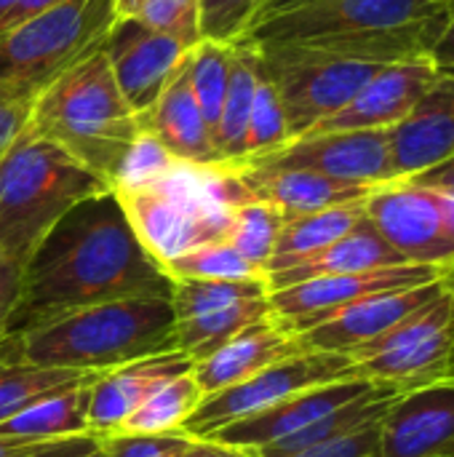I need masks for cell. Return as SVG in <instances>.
Masks as SVG:
<instances>
[{
  "instance_id": "cell-1",
  "label": "cell",
  "mask_w": 454,
  "mask_h": 457,
  "mask_svg": "<svg viewBox=\"0 0 454 457\" xmlns=\"http://www.w3.org/2000/svg\"><path fill=\"white\" fill-rule=\"evenodd\" d=\"M171 276L136 238L115 190L72 206L24 262L5 337L126 297H171Z\"/></svg>"
},
{
  "instance_id": "cell-2",
  "label": "cell",
  "mask_w": 454,
  "mask_h": 457,
  "mask_svg": "<svg viewBox=\"0 0 454 457\" xmlns=\"http://www.w3.org/2000/svg\"><path fill=\"white\" fill-rule=\"evenodd\" d=\"M169 297H126L75 311L48 327L0 343V361L51 370L110 372L174 351Z\"/></svg>"
},
{
  "instance_id": "cell-3",
  "label": "cell",
  "mask_w": 454,
  "mask_h": 457,
  "mask_svg": "<svg viewBox=\"0 0 454 457\" xmlns=\"http://www.w3.org/2000/svg\"><path fill=\"white\" fill-rule=\"evenodd\" d=\"M27 129L64 147L110 187L142 131L102 48L62 72L32 99Z\"/></svg>"
},
{
  "instance_id": "cell-4",
  "label": "cell",
  "mask_w": 454,
  "mask_h": 457,
  "mask_svg": "<svg viewBox=\"0 0 454 457\" xmlns=\"http://www.w3.org/2000/svg\"><path fill=\"white\" fill-rule=\"evenodd\" d=\"M136 238L161 262L227 238L233 206L249 201L235 171L222 166L174 163L161 177L115 190Z\"/></svg>"
},
{
  "instance_id": "cell-5",
  "label": "cell",
  "mask_w": 454,
  "mask_h": 457,
  "mask_svg": "<svg viewBox=\"0 0 454 457\" xmlns=\"http://www.w3.org/2000/svg\"><path fill=\"white\" fill-rule=\"evenodd\" d=\"M107 190L64 147L24 129L0 155V249L24 265L72 206Z\"/></svg>"
},
{
  "instance_id": "cell-6",
  "label": "cell",
  "mask_w": 454,
  "mask_h": 457,
  "mask_svg": "<svg viewBox=\"0 0 454 457\" xmlns=\"http://www.w3.org/2000/svg\"><path fill=\"white\" fill-rule=\"evenodd\" d=\"M115 19V0H64L0 32V91L35 99L102 48Z\"/></svg>"
},
{
  "instance_id": "cell-7",
  "label": "cell",
  "mask_w": 454,
  "mask_h": 457,
  "mask_svg": "<svg viewBox=\"0 0 454 457\" xmlns=\"http://www.w3.org/2000/svg\"><path fill=\"white\" fill-rule=\"evenodd\" d=\"M268 276L254 278H174V351L193 364L211 356L241 329L273 316Z\"/></svg>"
},
{
  "instance_id": "cell-8",
  "label": "cell",
  "mask_w": 454,
  "mask_h": 457,
  "mask_svg": "<svg viewBox=\"0 0 454 457\" xmlns=\"http://www.w3.org/2000/svg\"><path fill=\"white\" fill-rule=\"evenodd\" d=\"M452 0H305L254 21L235 43L276 48L343 35L380 32L439 16Z\"/></svg>"
},
{
  "instance_id": "cell-9",
  "label": "cell",
  "mask_w": 454,
  "mask_h": 457,
  "mask_svg": "<svg viewBox=\"0 0 454 457\" xmlns=\"http://www.w3.org/2000/svg\"><path fill=\"white\" fill-rule=\"evenodd\" d=\"M254 51L260 54L262 72L278 91L292 139L305 137L310 129L340 112L367 80L383 70L380 64L318 56L292 46Z\"/></svg>"
},
{
  "instance_id": "cell-10",
  "label": "cell",
  "mask_w": 454,
  "mask_h": 457,
  "mask_svg": "<svg viewBox=\"0 0 454 457\" xmlns=\"http://www.w3.org/2000/svg\"><path fill=\"white\" fill-rule=\"evenodd\" d=\"M345 378H359L356 364L348 353L297 351L238 386L203 396L195 412L182 423V431L190 439H211L222 428L246 420L252 415H260L300 391L345 380Z\"/></svg>"
},
{
  "instance_id": "cell-11",
  "label": "cell",
  "mask_w": 454,
  "mask_h": 457,
  "mask_svg": "<svg viewBox=\"0 0 454 457\" xmlns=\"http://www.w3.org/2000/svg\"><path fill=\"white\" fill-rule=\"evenodd\" d=\"M452 356V303L447 292L425 308L351 353L356 375L393 383L404 391L428 386L447 375Z\"/></svg>"
},
{
  "instance_id": "cell-12",
  "label": "cell",
  "mask_w": 454,
  "mask_h": 457,
  "mask_svg": "<svg viewBox=\"0 0 454 457\" xmlns=\"http://www.w3.org/2000/svg\"><path fill=\"white\" fill-rule=\"evenodd\" d=\"M364 212L369 225L404 262L436 270L454 262V241L444 228L433 190L396 179L375 187L364 201Z\"/></svg>"
},
{
  "instance_id": "cell-13",
  "label": "cell",
  "mask_w": 454,
  "mask_h": 457,
  "mask_svg": "<svg viewBox=\"0 0 454 457\" xmlns=\"http://www.w3.org/2000/svg\"><path fill=\"white\" fill-rule=\"evenodd\" d=\"M235 166H278V169H308L332 179L353 185H388L396 182L388 129L369 131H329L310 134L286 142L284 147Z\"/></svg>"
},
{
  "instance_id": "cell-14",
  "label": "cell",
  "mask_w": 454,
  "mask_h": 457,
  "mask_svg": "<svg viewBox=\"0 0 454 457\" xmlns=\"http://www.w3.org/2000/svg\"><path fill=\"white\" fill-rule=\"evenodd\" d=\"M436 278H439V270L428 265H393V268L369 270V273L324 276V278L300 281L294 287L273 289L268 300H270L273 316L297 337L361 297L423 287Z\"/></svg>"
},
{
  "instance_id": "cell-15",
  "label": "cell",
  "mask_w": 454,
  "mask_h": 457,
  "mask_svg": "<svg viewBox=\"0 0 454 457\" xmlns=\"http://www.w3.org/2000/svg\"><path fill=\"white\" fill-rule=\"evenodd\" d=\"M102 51L110 62L112 78L134 115L147 112L174 75L185 67L187 46L177 37L150 29L136 16L115 19Z\"/></svg>"
},
{
  "instance_id": "cell-16",
  "label": "cell",
  "mask_w": 454,
  "mask_h": 457,
  "mask_svg": "<svg viewBox=\"0 0 454 457\" xmlns=\"http://www.w3.org/2000/svg\"><path fill=\"white\" fill-rule=\"evenodd\" d=\"M454 455V378L401 394L380 420V457Z\"/></svg>"
},
{
  "instance_id": "cell-17",
  "label": "cell",
  "mask_w": 454,
  "mask_h": 457,
  "mask_svg": "<svg viewBox=\"0 0 454 457\" xmlns=\"http://www.w3.org/2000/svg\"><path fill=\"white\" fill-rule=\"evenodd\" d=\"M439 72L428 56L388 64L380 72H375L367 80V86L340 112H334L332 118L310 129L305 137L329 134V131L393 129L415 110V104L423 99V94L431 88Z\"/></svg>"
},
{
  "instance_id": "cell-18",
  "label": "cell",
  "mask_w": 454,
  "mask_h": 457,
  "mask_svg": "<svg viewBox=\"0 0 454 457\" xmlns=\"http://www.w3.org/2000/svg\"><path fill=\"white\" fill-rule=\"evenodd\" d=\"M439 278L423 287H409V289H393V292H380L361 297L318 327L297 335V343L302 351H329V353H353L361 345L377 340L420 308H425L431 300L442 295Z\"/></svg>"
},
{
  "instance_id": "cell-19",
  "label": "cell",
  "mask_w": 454,
  "mask_h": 457,
  "mask_svg": "<svg viewBox=\"0 0 454 457\" xmlns=\"http://www.w3.org/2000/svg\"><path fill=\"white\" fill-rule=\"evenodd\" d=\"M375 386H377L375 380H364V378H345V380H334L326 386H316V388L300 391V394L273 404L270 410H265L260 415H252L246 420H238V423L222 428L211 439L230 445V447H241V450H260V447L286 439V436L313 426L316 420L326 418L329 412L361 399Z\"/></svg>"
},
{
  "instance_id": "cell-20",
  "label": "cell",
  "mask_w": 454,
  "mask_h": 457,
  "mask_svg": "<svg viewBox=\"0 0 454 457\" xmlns=\"http://www.w3.org/2000/svg\"><path fill=\"white\" fill-rule=\"evenodd\" d=\"M396 179H409L454 158V78L439 75L415 110L388 129Z\"/></svg>"
},
{
  "instance_id": "cell-21",
  "label": "cell",
  "mask_w": 454,
  "mask_h": 457,
  "mask_svg": "<svg viewBox=\"0 0 454 457\" xmlns=\"http://www.w3.org/2000/svg\"><path fill=\"white\" fill-rule=\"evenodd\" d=\"M190 370H193V361L185 353L169 351V353L147 356L126 367L102 372L91 386L88 436L99 442L118 436L123 423L136 412V407L153 394L155 386Z\"/></svg>"
},
{
  "instance_id": "cell-22",
  "label": "cell",
  "mask_w": 454,
  "mask_h": 457,
  "mask_svg": "<svg viewBox=\"0 0 454 457\" xmlns=\"http://www.w3.org/2000/svg\"><path fill=\"white\" fill-rule=\"evenodd\" d=\"M249 193V198L276 206L286 220L302 217L345 204L364 201L375 187L332 179L308 169H278V166H230ZM380 187V185H377Z\"/></svg>"
},
{
  "instance_id": "cell-23",
  "label": "cell",
  "mask_w": 454,
  "mask_h": 457,
  "mask_svg": "<svg viewBox=\"0 0 454 457\" xmlns=\"http://www.w3.org/2000/svg\"><path fill=\"white\" fill-rule=\"evenodd\" d=\"M302 351L297 337L276 319L257 321L219 345L211 356L193 364V378L203 396L219 394L230 386L249 380L265 367Z\"/></svg>"
},
{
  "instance_id": "cell-24",
  "label": "cell",
  "mask_w": 454,
  "mask_h": 457,
  "mask_svg": "<svg viewBox=\"0 0 454 457\" xmlns=\"http://www.w3.org/2000/svg\"><path fill=\"white\" fill-rule=\"evenodd\" d=\"M136 123L142 131L153 134L166 147V153L179 163H193V166L225 163L214 147L211 129L190 88L185 67L174 75V80L166 86L158 102L147 112L136 115Z\"/></svg>"
},
{
  "instance_id": "cell-25",
  "label": "cell",
  "mask_w": 454,
  "mask_h": 457,
  "mask_svg": "<svg viewBox=\"0 0 454 457\" xmlns=\"http://www.w3.org/2000/svg\"><path fill=\"white\" fill-rule=\"evenodd\" d=\"M393 265H409V262H404L364 217L351 233H345L340 241L329 244L326 249L300 260L297 265H292L286 270L268 273V289L273 292V289L294 287V284L310 281V278L369 273V270H383V268H393Z\"/></svg>"
},
{
  "instance_id": "cell-26",
  "label": "cell",
  "mask_w": 454,
  "mask_h": 457,
  "mask_svg": "<svg viewBox=\"0 0 454 457\" xmlns=\"http://www.w3.org/2000/svg\"><path fill=\"white\" fill-rule=\"evenodd\" d=\"M91 386L94 380L32 402L29 407H24L21 412L0 423V436L35 442V445L88 436Z\"/></svg>"
},
{
  "instance_id": "cell-27",
  "label": "cell",
  "mask_w": 454,
  "mask_h": 457,
  "mask_svg": "<svg viewBox=\"0 0 454 457\" xmlns=\"http://www.w3.org/2000/svg\"><path fill=\"white\" fill-rule=\"evenodd\" d=\"M364 201L284 220V228L278 233V241H276V249H273V257L268 262L265 276L286 270V268L297 265L300 260H305V257L326 249L329 244L340 241L345 233H351L367 217Z\"/></svg>"
},
{
  "instance_id": "cell-28",
  "label": "cell",
  "mask_w": 454,
  "mask_h": 457,
  "mask_svg": "<svg viewBox=\"0 0 454 457\" xmlns=\"http://www.w3.org/2000/svg\"><path fill=\"white\" fill-rule=\"evenodd\" d=\"M257 78H260V54L246 43H233L227 88L211 134L214 147L227 166H235L244 158V139H246Z\"/></svg>"
},
{
  "instance_id": "cell-29",
  "label": "cell",
  "mask_w": 454,
  "mask_h": 457,
  "mask_svg": "<svg viewBox=\"0 0 454 457\" xmlns=\"http://www.w3.org/2000/svg\"><path fill=\"white\" fill-rule=\"evenodd\" d=\"M203 402V394L190 372L174 375L153 388V394L136 407V412L123 423L120 434H169L179 431L182 423Z\"/></svg>"
},
{
  "instance_id": "cell-30",
  "label": "cell",
  "mask_w": 454,
  "mask_h": 457,
  "mask_svg": "<svg viewBox=\"0 0 454 457\" xmlns=\"http://www.w3.org/2000/svg\"><path fill=\"white\" fill-rule=\"evenodd\" d=\"M102 372L51 370L32 364H0V423L21 412L37 399L96 380Z\"/></svg>"
},
{
  "instance_id": "cell-31",
  "label": "cell",
  "mask_w": 454,
  "mask_h": 457,
  "mask_svg": "<svg viewBox=\"0 0 454 457\" xmlns=\"http://www.w3.org/2000/svg\"><path fill=\"white\" fill-rule=\"evenodd\" d=\"M284 214L257 198L241 201L238 206H233L230 214V228H227V244L244 257L249 260L257 270H268V262L273 257L278 233L284 228Z\"/></svg>"
},
{
  "instance_id": "cell-32",
  "label": "cell",
  "mask_w": 454,
  "mask_h": 457,
  "mask_svg": "<svg viewBox=\"0 0 454 457\" xmlns=\"http://www.w3.org/2000/svg\"><path fill=\"white\" fill-rule=\"evenodd\" d=\"M230 59H233V43H217V40H198L185 59V72L190 80V88L201 104V112L214 134L225 88H227V75H230Z\"/></svg>"
},
{
  "instance_id": "cell-33",
  "label": "cell",
  "mask_w": 454,
  "mask_h": 457,
  "mask_svg": "<svg viewBox=\"0 0 454 457\" xmlns=\"http://www.w3.org/2000/svg\"><path fill=\"white\" fill-rule=\"evenodd\" d=\"M289 139L292 137H289V126H286V115H284L278 91L273 88V83L268 80V75L262 72V64H260V78H257L246 139H244V158L238 163L260 158L265 153H273V150L284 147Z\"/></svg>"
},
{
  "instance_id": "cell-34",
  "label": "cell",
  "mask_w": 454,
  "mask_h": 457,
  "mask_svg": "<svg viewBox=\"0 0 454 457\" xmlns=\"http://www.w3.org/2000/svg\"><path fill=\"white\" fill-rule=\"evenodd\" d=\"M163 268L171 276V281L174 278H217L219 281V278L265 276L249 260H244L227 241H217V244L190 249V252L174 257L171 262H166Z\"/></svg>"
},
{
  "instance_id": "cell-35",
  "label": "cell",
  "mask_w": 454,
  "mask_h": 457,
  "mask_svg": "<svg viewBox=\"0 0 454 457\" xmlns=\"http://www.w3.org/2000/svg\"><path fill=\"white\" fill-rule=\"evenodd\" d=\"M136 19L193 48L201 37V0H144Z\"/></svg>"
},
{
  "instance_id": "cell-36",
  "label": "cell",
  "mask_w": 454,
  "mask_h": 457,
  "mask_svg": "<svg viewBox=\"0 0 454 457\" xmlns=\"http://www.w3.org/2000/svg\"><path fill=\"white\" fill-rule=\"evenodd\" d=\"M265 0H201V37L235 43L257 19Z\"/></svg>"
},
{
  "instance_id": "cell-37",
  "label": "cell",
  "mask_w": 454,
  "mask_h": 457,
  "mask_svg": "<svg viewBox=\"0 0 454 457\" xmlns=\"http://www.w3.org/2000/svg\"><path fill=\"white\" fill-rule=\"evenodd\" d=\"M177 161L166 153V147L147 131H139V137L131 142L120 169H118V177H115V185L112 190H123V187H136V185H144L155 177H161L166 169H171Z\"/></svg>"
},
{
  "instance_id": "cell-38",
  "label": "cell",
  "mask_w": 454,
  "mask_h": 457,
  "mask_svg": "<svg viewBox=\"0 0 454 457\" xmlns=\"http://www.w3.org/2000/svg\"><path fill=\"white\" fill-rule=\"evenodd\" d=\"M193 439L179 428L169 434H118L99 442L107 457H182Z\"/></svg>"
},
{
  "instance_id": "cell-39",
  "label": "cell",
  "mask_w": 454,
  "mask_h": 457,
  "mask_svg": "<svg viewBox=\"0 0 454 457\" xmlns=\"http://www.w3.org/2000/svg\"><path fill=\"white\" fill-rule=\"evenodd\" d=\"M294 457H380V420Z\"/></svg>"
},
{
  "instance_id": "cell-40",
  "label": "cell",
  "mask_w": 454,
  "mask_h": 457,
  "mask_svg": "<svg viewBox=\"0 0 454 457\" xmlns=\"http://www.w3.org/2000/svg\"><path fill=\"white\" fill-rule=\"evenodd\" d=\"M21 276H24V265L0 249V343L5 340L8 321L21 295Z\"/></svg>"
},
{
  "instance_id": "cell-41",
  "label": "cell",
  "mask_w": 454,
  "mask_h": 457,
  "mask_svg": "<svg viewBox=\"0 0 454 457\" xmlns=\"http://www.w3.org/2000/svg\"><path fill=\"white\" fill-rule=\"evenodd\" d=\"M29 110H32V99L11 94V91H0V155L27 129Z\"/></svg>"
},
{
  "instance_id": "cell-42",
  "label": "cell",
  "mask_w": 454,
  "mask_h": 457,
  "mask_svg": "<svg viewBox=\"0 0 454 457\" xmlns=\"http://www.w3.org/2000/svg\"><path fill=\"white\" fill-rule=\"evenodd\" d=\"M431 64L436 67L439 75H447L454 78V3L450 8V16L444 21V29L442 35L436 37V43L431 46V54H428Z\"/></svg>"
},
{
  "instance_id": "cell-43",
  "label": "cell",
  "mask_w": 454,
  "mask_h": 457,
  "mask_svg": "<svg viewBox=\"0 0 454 457\" xmlns=\"http://www.w3.org/2000/svg\"><path fill=\"white\" fill-rule=\"evenodd\" d=\"M99 450V439L94 436H75V439H62L51 442L43 450H37L29 457H94Z\"/></svg>"
},
{
  "instance_id": "cell-44",
  "label": "cell",
  "mask_w": 454,
  "mask_h": 457,
  "mask_svg": "<svg viewBox=\"0 0 454 457\" xmlns=\"http://www.w3.org/2000/svg\"><path fill=\"white\" fill-rule=\"evenodd\" d=\"M407 182L412 185H420V187H428V190H439V193H450L454 195V158L423 171V174H415L409 177Z\"/></svg>"
},
{
  "instance_id": "cell-45",
  "label": "cell",
  "mask_w": 454,
  "mask_h": 457,
  "mask_svg": "<svg viewBox=\"0 0 454 457\" xmlns=\"http://www.w3.org/2000/svg\"><path fill=\"white\" fill-rule=\"evenodd\" d=\"M182 457H257V453L230 447V445H222L217 439H193V445L185 450Z\"/></svg>"
},
{
  "instance_id": "cell-46",
  "label": "cell",
  "mask_w": 454,
  "mask_h": 457,
  "mask_svg": "<svg viewBox=\"0 0 454 457\" xmlns=\"http://www.w3.org/2000/svg\"><path fill=\"white\" fill-rule=\"evenodd\" d=\"M59 3H64V0H19V3L13 5V11L8 13V19L3 21L0 32H5V29H11V27H16V24H21L24 19H29V16L40 13V11H45V8H51V5H59Z\"/></svg>"
},
{
  "instance_id": "cell-47",
  "label": "cell",
  "mask_w": 454,
  "mask_h": 457,
  "mask_svg": "<svg viewBox=\"0 0 454 457\" xmlns=\"http://www.w3.org/2000/svg\"><path fill=\"white\" fill-rule=\"evenodd\" d=\"M45 445H35V442H21V439H5L0 436V457H29L37 450H43Z\"/></svg>"
},
{
  "instance_id": "cell-48",
  "label": "cell",
  "mask_w": 454,
  "mask_h": 457,
  "mask_svg": "<svg viewBox=\"0 0 454 457\" xmlns=\"http://www.w3.org/2000/svg\"><path fill=\"white\" fill-rule=\"evenodd\" d=\"M433 193H436V201H439V209H442L444 228H447L450 238L454 241V195H450V193H439V190H433Z\"/></svg>"
},
{
  "instance_id": "cell-49",
  "label": "cell",
  "mask_w": 454,
  "mask_h": 457,
  "mask_svg": "<svg viewBox=\"0 0 454 457\" xmlns=\"http://www.w3.org/2000/svg\"><path fill=\"white\" fill-rule=\"evenodd\" d=\"M439 284H442V289L447 292V297H450V303H452V353H454V262L452 265H447L444 270H439Z\"/></svg>"
},
{
  "instance_id": "cell-50",
  "label": "cell",
  "mask_w": 454,
  "mask_h": 457,
  "mask_svg": "<svg viewBox=\"0 0 454 457\" xmlns=\"http://www.w3.org/2000/svg\"><path fill=\"white\" fill-rule=\"evenodd\" d=\"M300 3H305V0H265V5H262V11L257 13V19H254V21H260V19L270 16V13L286 11V8H292V5H300Z\"/></svg>"
},
{
  "instance_id": "cell-51",
  "label": "cell",
  "mask_w": 454,
  "mask_h": 457,
  "mask_svg": "<svg viewBox=\"0 0 454 457\" xmlns=\"http://www.w3.org/2000/svg\"><path fill=\"white\" fill-rule=\"evenodd\" d=\"M144 0H115V11H118V19H128V16H136V11L142 8Z\"/></svg>"
},
{
  "instance_id": "cell-52",
  "label": "cell",
  "mask_w": 454,
  "mask_h": 457,
  "mask_svg": "<svg viewBox=\"0 0 454 457\" xmlns=\"http://www.w3.org/2000/svg\"><path fill=\"white\" fill-rule=\"evenodd\" d=\"M16 3H19V0H0V27H3V21L8 19V13L13 11Z\"/></svg>"
},
{
  "instance_id": "cell-53",
  "label": "cell",
  "mask_w": 454,
  "mask_h": 457,
  "mask_svg": "<svg viewBox=\"0 0 454 457\" xmlns=\"http://www.w3.org/2000/svg\"><path fill=\"white\" fill-rule=\"evenodd\" d=\"M94 457H107V455H104V453H102V450H96V455H94Z\"/></svg>"
},
{
  "instance_id": "cell-54",
  "label": "cell",
  "mask_w": 454,
  "mask_h": 457,
  "mask_svg": "<svg viewBox=\"0 0 454 457\" xmlns=\"http://www.w3.org/2000/svg\"><path fill=\"white\" fill-rule=\"evenodd\" d=\"M0 364H3V361H0Z\"/></svg>"
},
{
  "instance_id": "cell-55",
  "label": "cell",
  "mask_w": 454,
  "mask_h": 457,
  "mask_svg": "<svg viewBox=\"0 0 454 457\" xmlns=\"http://www.w3.org/2000/svg\"><path fill=\"white\" fill-rule=\"evenodd\" d=\"M452 3H454V0H452Z\"/></svg>"
},
{
  "instance_id": "cell-56",
  "label": "cell",
  "mask_w": 454,
  "mask_h": 457,
  "mask_svg": "<svg viewBox=\"0 0 454 457\" xmlns=\"http://www.w3.org/2000/svg\"><path fill=\"white\" fill-rule=\"evenodd\" d=\"M452 457H454V455H452Z\"/></svg>"
}]
</instances>
